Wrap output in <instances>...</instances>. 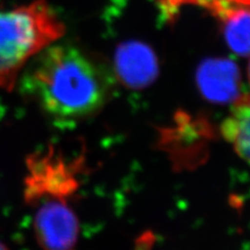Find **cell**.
<instances>
[{"mask_svg":"<svg viewBox=\"0 0 250 250\" xmlns=\"http://www.w3.org/2000/svg\"><path fill=\"white\" fill-rule=\"evenodd\" d=\"M21 74V91L53 119L88 117L107 99L105 75L95 62L73 46L51 44Z\"/></svg>","mask_w":250,"mask_h":250,"instance_id":"1","label":"cell"},{"mask_svg":"<svg viewBox=\"0 0 250 250\" xmlns=\"http://www.w3.org/2000/svg\"><path fill=\"white\" fill-rule=\"evenodd\" d=\"M64 30L45 0L0 12V88L12 91L28 62Z\"/></svg>","mask_w":250,"mask_h":250,"instance_id":"2","label":"cell"},{"mask_svg":"<svg viewBox=\"0 0 250 250\" xmlns=\"http://www.w3.org/2000/svg\"><path fill=\"white\" fill-rule=\"evenodd\" d=\"M34 208V232L41 247L72 248L80 234V223L67 200H45Z\"/></svg>","mask_w":250,"mask_h":250,"instance_id":"3","label":"cell"},{"mask_svg":"<svg viewBox=\"0 0 250 250\" xmlns=\"http://www.w3.org/2000/svg\"><path fill=\"white\" fill-rule=\"evenodd\" d=\"M197 83L201 93L210 101L226 104L241 97L240 74L231 61H206L198 70Z\"/></svg>","mask_w":250,"mask_h":250,"instance_id":"4","label":"cell"},{"mask_svg":"<svg viewBox=\"0 0 250 250\" xmlns=\"http://www.w3.org/2000/svg\"><path fill=\"white\" fill-rule=\"evenodd\" d=\"M116 69L121 80L135 89L145 88L158 75V61L147 45L140 42L121 44L116 52Z\"/></svg>","mask_w":250,"mask_h":250,"instance_id":"5","label":"cell"},{"mask_svg":"<svg viewBox=\"0 0 250 250\" xmlns=\"http://www.w3.org/2000/svg\"><path fill=\"white\" fill-rule=\"evenodd\" d=\"M221 128L224 138L250 165V98L234 104Z\"/></svg>","mask_w":250,"mask_h":250,"instance_id":"6","label":"cell"},{"mask_svg":"<svg viewBox=\"0 0 250 250\" xmlns=\"http://www.w3.org/2000/svg\"><path fill=\"white\" fill-rule=\"evenodd\" d=\"M223 34L229 48L242 57H250V9L221 10Z\"/></svg>","mask_w":250,"mask_h":250,"instance_id":"7","label":"cell"},{"mask_svg":"<svg viewBox=\"0 0 250 250\" xmlns=\"http://www.w3.org/2000/svg\"><path fill=\"white\" fill-rule=\"evenodd\" d=\"M248 78H249V83H250V62H249V66H248Z\"/></svg>","mask_w":250,"mask_h":250,"instance_id":"8","label":"cell"},{"mask_svg":"<svg viewBox=\"0 0 250 250\" xmlns=\"http://www.w3.org/2000/svg\"><path fill=\"white\" fill-rule=\"evenodd\" d=\"M0 248H5V246H3V245L0 244Z\"/></svg>","mask_w":250,"mask_h":250,"instance_id":"9","label":"cell"}]
</instances>
